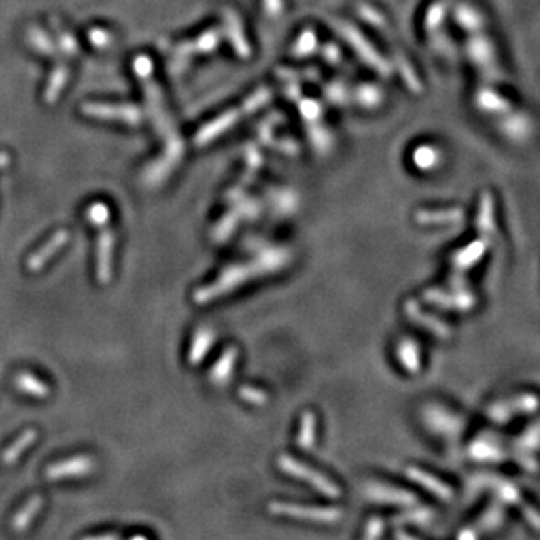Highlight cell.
<instances>
[{
    "label": "cell",
    "instance_id": "cell-7",
    "mask_svg": "<svg viewBox=\"0 0 540 540\" xmlns=\"http://www.w3.org/2000/svg\"><path fill=\"white\" fill-rule=\"evenodd\" d=\"M95 470V459L88 455L74 456V458L63 459V462L55 463L48 469V477L51 481H58V479L66 477H83V475H90Z\"/></svg>",
    "mask_w": 540,
    "mask_h": 540
},
{
    "label": "cell",
    "instance_id": "cell-6",
    "mask_svg": "<svg viewBox=\"0 0 540 540\" xmlns=\"http://www.w3.org/2000/svg\"><path fill=\"white\" fill-rule=\"evenodd\" d=\"M489 486L495 489L498 497L504 498L505 502H509V504L516 505V507L521 509L528 523H530L534 528H537V530H540V512L523 500L521 493L511 484V482H505V481H500L498 477H493V479H489Z\"/></svg>",
    "mask_w": 540,
    "mask_h": 540
},
{
    "label": "cell",
    "instance_id": "cell-24",
    "mask_svg": "<svg viewBox=\"0 0 540 540\" xmlns=\"http://www.w3.org/2000/svg\"><path fill=\"white\" fill-rule=\"evenodd\" d=\"M83 540H121V539L116 537V535H113V534H105V535H95V537H86Z\"/></svg>",
    "mask_w": 540,
    "mask_h": 540
},
{
    "label": "cell",
    "instance_id": "cell-23",
    "mask_svg": "<svg viewBox=\"0 0 540 540\" xmlns=\"http://www.w3.org/2000/svg\"><path fill=\"white\" fill-rule=\"evenodd\" d=\"M241 395L244 400L251 402V404H265V402H267V395L256 390H249V388H244V390L241 391Z\"/></svg>",
    "mask_w": 540,
    "mask_h": 540
},
{
    "label": "cell",
    "instance_id": "cell-4",
    "mask_svg": "<svg viewBox=\"0 0 540 540\" xmlns=\"http://www.w3.org/2000/svg\"><path fill=\"white\" fill-rule=\"evenodd\" d=\"M540 405V398L534 393H524L521 397L502 400L488 409V417L495 421H507L519 414H528L537 410Z\"/></svg>",
    "mask_w": 540,
    "mask_h": 540
},
{
    "label": "cell",
    "instance_id": "cell-21",
    "mask_svg": "<svg viewBox=\"0 0 540 540\" xmlns=\"http://www.w3.org/2000/svg\"><path fill=\"white\" fill-rule=\"evenodd\" d=\"M384 531V519L383 518H370V521L365 526V534L361 540H381Z\"/></svg>",
    "mask_w": 540,
    "mask_h": 540
},
{
    "label": "cell",
    "instance_id": "cell-20",
    "mask_svg": "<svg viewBox=\"0 0 540 540\" xmlns=\"http://www.w3.org/2000/svg\"><path fill=\"white\" fill-rule=\"evenodd\" d=\"M39 507H41V498L36 497L32 502H30L28 505H26L25 511H23L21 514L18 516L16 523H14V526H16L18 530H23V528H25L26 524L30 523V519H32L33 516H36V512L39 511Z\"/></svg>",
    "mask_w": 540,
    "mask_h": 540
},
{
    "label": "cell",
    "instance_id": "cell-15",
    "mask_svg": "<svg viewBox=\"0 0 540 540\" xmlns=\"http://www.w3.org/2000/svg\"><path fill=\"white\" fill-rule=\"evenodd\" d=\"M296 442L302 450H309L314 446L316 442V416L311 410L302 414V420H300V430L298 435H296Z\"/></svg>",
    "mask_w": 540,
    "mask_h": 540
},
{
    "label": "cell",
    "instance_id": "cell-3",
    "mask_svg": "<svg viewBox=\"0 0 540 540\" xmlns=\"http://www.w3.org/2000/svg\"><path fill=\"white\" fill-rule=\"evenodd\" d=\"M489 239L492 237H484L482 235L481 239H477V241H474L472 244H469L467 248L456 251L455 256L451 258V267H452V274H451V281L452 286H458L462 288L463 283H462V276L465 270H470L474 267L475 264H477L479 260H481L482 256H484V253L488 251L489 248Z\"/></svg>",
    "mask_w": 540,
    "mask_h": 540
},
{
    "label": "cell",
    "instance_id": "cell-12",
    "mask_svg": "<svg viewBox=\"0 0 540 540\" xmlns=\"http://www.w3.org/2000/svg\"><path fill=\"white\" fill-rule=\"evenodd\" d=\"M475 104L482 113L488 114H502L511 111V102L509 98L502 97L497 90L493 88H481L475 93Z\"/></svg>",
    "mask_w": 540,
    "mask_h": 540
},
{
    "label": "cell",
    "instance_id": "cell-22",
    "mask_svg": "<svg viewBox=\"0 0 540 540\" xmlns=\"http://www.w3.org/2000/svg\"><path fill=\"white\" fill-rule=\"evenodd\" d=\"M432 518V512L425 511V509H420V511H410V512H405V514H402L400 521H404V523H427V521Z\"/></svg>",
    "mask_w": 540,
    "mask_h": 540
},
{
    "label": "cell",
    "instance_id": "cell-18",
    "mask_svg": "<svg viewBox=\"0 0 540 540\" xmlns=\"http://www.w3.org/2000/svg\"><path fill=\"white\" fill-rule=\"evenodd\" d=\"M470 56L479 67H486L493 62L492 58V46L488 41H472L470 43Z\"/></svg>",
    "mask_w": 540,
    "mask_h": 540
},
{
    "label": "cell",
    "instance_id": "cell-11",
    "mask_svg": "<svg viewBox=\"0 0 540 540\" xmlns=\"http://www.w3.org/2000/svg\"><path fill=\"white\" fill-rule=\"evenodd\" d=\"M407 316H410L414 321L420 323V326H423L427 332L433 333V336H437L440 338H447V337L452 336V330L446 325V323L440 321V319H437V318H433V316H430L427 313H423V311H420L414 302L407 303Z\"/></svg>",
    "mask_w": 540,
    "mask_h": 540
},
{
    "label": "cell",
    "instance_id": "cell-9",
    "mask_svg": "<svg viewBox=\"0 0 540 540\" xmlns=\"http://www.w3.org/2000/svg\"><path fill=\"white\" fill-rule=\"evenodd\" d=\"M502 519H504V511H502L500 507L488 509V511L481 516V519H479L477 523L459 531L458 540H481L484 531L495 530V528L500 526Z\"/></svg>",
    "mask_w": 540,
    "mask_h": 540
},
{
    "label": "cell",
    "instance_id": "cell-14",
    "mask_svg": "<svg viewBox=\"0 0 540 540\" xmlns=\"http://www.w3.org/2000/svg\"><path fill=\"white\" fill-rule=\"evenodd\" d=\"M398 360L409 374H417L421 368V355L417 344H414L412 341L402 342L398 348Z\"/></svg>",
    "mask_w": 540,
    "mask_h": 540
},
{
    "label": "cell",
    "instance_id": "cell-2",
    "mask_svg": "<svg viewBox=\"0 0 540 540\" xmlns=\"http://www.w3.org/2000/svg\"><path fill=\"white\" fill-rule=\"evenodd\" d=\"M269 511L276 516H288V518L306 519L311 523L333 524L342 518V511L336 507H318V505H300L288 504V502H272L269 504Z\"/></svg>",
    "mask_w": 540,
    "mask_h": 540
},
{
    "label": "cell",
    "instance_id": "cell-10",
    "mask_svg": "<svg viewBox=\"0 0 540 540\" xmlns=\"http://www.w3.org/2000/svg\"><path fill=\"white\" fill-rule=\"evenodd\" d=\"M405 474L412 479L414 482H417L420 486H423L425 489H428L430 493H433L435 497L442 498V500H451L452 498V489L446 482H442L440 479L433 477L432 474L425 472V470L417 469V467H409L405 470Z\"/></svg>",
    "mask_w": 540,
    "mask_h": 540
},
{
    "label": "cell",
    "instance_id": "cell-5",
    "mask_svg": "<svg viewBox=\"0 0 540 540\" xmlns=\"http://www.w3.org/2000/svg\"><path fill=\"white\" fill-rule=\"evenodd\" d=\"M425 300L437 307H442V309H451L458 311V313H467L469 309H472L475 306V296L474 293L462 290L458 293H450L439 290V288H432L425 293Z\"/></svg>",
    "mask_w": 540,
    "mask_h": 540
},
{
    "label": "cell",
    "instance_id": "cell-1",
    "mask_svg": "<svg viewBox=\"0 0 540 540\" xmlns=\"http://www.w3.org/2000/svg\"><path fill=\"white\" fill-rule=\"evenodd\" d=\"M277 467H279V469L283 470V472H286L288 475H293V477L302 479V481L309 482V484L318 489L321 495L330 497V498H338L342 495V489L338 488L336 482H332L328 477L319 474L318 470L303 465L302 462H298V459H295L290 455H281L279 458H277Z\"/></svg>",
    "mask_w": 540,
    "mask_h": 540
},
{
    "label": "cell",
    "instance_id": "cell-26",
    "mask_svg": "<svg viewBox=\"0 0 540 540\" xmlns=\"http://www.w3.org/2000/svg\"><path fill=\"white\" fill-rule=\"evenodd\" d=\"M130 540H150L147 537H144V535H134Z\"/></svg>",
    "mask_w": 540,
    "mask_h": 540
},
{
    "label": "cell",
    "instance_id": "cell-19",
    "mask_svg": "<svg viewBox=\"0 0 540 540\" xmlns=\"http://www.w3.org/2000/svg\"><path fill=\"white\" fill-rule=\"evenodd\" d=\"M497 451H500V450L495 446V442L493 444L475 442L472 446V456L477 459H498L500 458V455H498Z\"/></svg>",
    "mask_w": 540,
    "mask_h": 540
},
{
    "label": "cell",
    "instance_id": "cell-8",
    "mask_svg": "<svg viewBox=\"0 0 540 540\" xmlns=\"http://www.w3.org/2000/svg\"><path fill=\"white\" fill-rule=\"evenodd\" d=\"M365 495L370 500L383 502V504H397V505H410L416 504V497L410 495L409 492H404L400 488L383 484V482H367L365 484Z\"/></svg>",
    "mask_w": 540,
    "mask_h": 540
},
{
    "label": "cell",
    "instance_id": "cell-17",
    "mask_svg": "<svg viewBox=\"0 0 540 540\" xmlns=\"http://www.w3.org/2000/svg\"><path fill=\"white\" fill-rule=\"evenodd\" d=\"M462 219V211L455 209H446V211H423V214L420 216V222H423L425 225H440V223H452L459 222Z\"/></svg>",
    "mask_w": 540,
    "mask_h": 540
},
{
    "label": "cell",
    "instance_id": "cell-25",
    "mask_svg": "<svg viewBox=\"0 0 540 540\" xmlns=\"http://www.w3.org/2000/svg\"><path fill=\"white\" fill-rule=\"evenodd\" d=\"M398 540H417V539L409 537V535H405V534H398Z\"/></svg>",
    "mask_w": 540,
    "mask_h": 540
},
{
    "label": "cell",
    "instance_id": "cell-16",
    "mask_svg": "<svg viewBox=\"0 0 540 540\" xmlns=\"http://www.w3.org/2000/svg\"><path fill=\"white\" fill-rule=\"evenodd\" d=\"M440 160H442V157H440L439 147L430 146V144H423V146H420L414 151V163L423 170L435 169L440 163Z\"/></svg>",
    "mask_w": 540,
    "mask_h": 540
},
{
    "label": "cell",
    "instance_id": "cell-13",
    "mask_svg": "<svg viewBox=\"0 0 540 540\" xmlns=\"http://www.w3.org/2000/svg\"><path fill=\"white\" fill-rule=\"evenodd\" d=\"M477 230L484 237H492L495 234V200L489 193H484L481 199L477 212Z\"/></svg>",
    "mask_w": 540,
    "mask_h": 540
}]
</instances>
